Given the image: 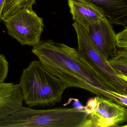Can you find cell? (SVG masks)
<instances>
[{
    "instance_id": "cell-1",
    "label": "cell",
    "mask_w": 127,
    "mask_h": 127,
    "mask_svg": "<svg viewBox=\"0 0 127 127\" xmlns=\"http://www.w3.org/2000/svg\"><path fill=\"white\" fill-rule=\"evenodd\" d=\"M32 52L50 73L64 82L68 88L84 89L122 105L111 95L110 92L113 91L84 61L77 49L50 39L40 40L33 47Z\"/></svg>"
},
{
    "instance_id": "cell-2",
    "label": "cell",
    "mask_w": 127,
    "mask_h": 127,
    "mask_svg": "<svg viewBox=\"0 0 127 127\" xmlns=\"http://www.w3.org/2000/svg\"><path fill=\"white\" fill-rule=\"evenodd\" d=\"M19 85L24 101L30 107L54 106L61 102L64 91L68 88L39 60L31 61L24 69Z\"/></svg>"
},
{
    "instance_id": "cell-3",
    "label": "cell",
    "mask_w": 127,
    "mask_h": 127,
    "mask_svg": "<svg viewBox=\"0 0 127 127\" xmlns=\"http://www.w3.org/2000/svg\"><path fill=\"white\" fill-rule=\"evenodd\" d=\"M17 127H92V123L83 107L35 110L22 106Z\"/></svg>"
},
{
    "instance_id": "cell-4",
    "label": "cell",
    "mask_w": 127,
    "mask_h": 127,
    "mask_svg": "<svg viewBox=\"0 0 127 127\" xmlns=\"http://www.w3.org/2000/svg\"><path fill=\"white\" fill-rule=\"evenodd\" d=\"M77 34V49L86 63L104 84L113 91L127 95V83L117 75L113 68L95 47L87 31L76 22L72 24Z\"/></svg>"
},
{
    "instance_id": "cell-5",
    "label": "cell",
    "mask_w": 127,
    "mask_h": 127,
    "mask_svg": "<svg viewBox=\"0 0 127 127\" xmlns=\"http://www.w3.org/2000/svg\"><path fill=\"white\" fill-rule=\"evenodd\" d=\"M8 34L22 45L35 46L44 31L43 19L32 8L21 10L3 21Z\"/></svg>"
},
{
    "instance_id": "cell-6",
    "label": "cell",
    "mask_w": 127,
    "mask_h": 127,
    "mask_svg": "<svg viewBox=\"0 0 127 127\" xmlns=\"http://www.w3.org/2000/svg\"><path fill=\"white\" fill-rule=\"evenodd\" d=\"M83 108L89 114L92 127H118L127 121V109L106 98H90Z\"/></svg>"
},
{
    "instance_id": "cell-7",
    "label": "cell",
    "mask_w": 127,
    "mask_h": 127,
    "mask_svg": "<svg viewBox=\"0 0 127 127\" xmlns=\"http://www.w3.org/2000/svg\"><path fill=\"white\" fill-rule=\"evenodd\" d=\"M24 101L19 85L0 83V127H14Z\"/></svg>"
},
{
    "instance_id": "cell-8",
    "label": "cell",
    "mask_w": 127,
    "mask_h": 127,
    "mask_svg": "<svg viewBox=\"0 0 127 127\" xmlns=\"http://www.w3.org/2000/svg\"><path fill=\"white\" fill-rule=\"evenodd\" d=\"M87 31L95 47L106 59L108 60L116 53V34L106 16L92 25Z\"/></svg>"
},
{
    "instance_id": "cell-9",
    "label": "cell",
    "mask_w": 127,
    "mask_h": 127,
    "mask_svg": "<svg viewBox=\"0 0 127 127\" xmlns=\"http://www.w3.org/2000/svg\"><path fill=\"white\" fill-rule=\"evenodd\" d=\"M67 1L73 20L87 31L92 25L105 16L99 8L89 1L85 0Z\"/></svg>"
},
{
    "instance_id": "cell-10",
    "label": "cell",
    "mask_w": 127,
    "mask_h": 127,
    "mask_svg": "<svg viewBox=\"0 0 127 127\" xmlns=\"http://www.w3.org/2000/svg\"><path fill=\"white\" fill-rule=\"evenodd\" d=\"M97 6L112 24L127 27V0H85Z\"/></svg>"
},
{
    "instance_id": "cell-11",
    "label": "cell",
    "mask_w": 127,
    "mask_h": 127,
    "mask_svg": "<svg viewBox=\"0 0 127 127\" xmlns=\"http://www.w3.org/2000/svg\"><path fill=\"white\" fill-rule=\"evenodd\" d=\"M36 0H5L1 14L5 17L12 15L21 10L32 8Z\"/></svg>"
},
{
    "instance_id": "cell-12",
    "label": "cell",
    "mask_w": 127,
    "mask_h": 127,
    "mask_svg": "<svg viewBox=\"0 0 127 127\" xmlns=\"http://www.w3.org/2000/svg\"><path fill=\"white\" fill-rule=\"evenodd\" d=\"M117 75L127 77V48H119L116 53L108 60Z\"/></svg>"
},
{
    "instance_id": "cell-13",
    "label": "cell",
    "mask_w": 127,
    "mask_h": 127,
    "mask_svg": "<svg viewBox=\"0 0 127 127\" xmlns=\"http://www.w3.org/2000/svg\"><path fill=\"white\" fill-rule=\"evenodd\" d=\"M9 71V63L3 54H0V83H3Z\"/></svg>"
},
{
    "instance_id": "cell-14",
    "label": "cell",
    "mask_w": 127,
    "mask_h": 127,
    "mask_svg": "<svg viewBox=\"0 0 127 127\" xmlns=\"http://www.w3.org/2000/svg\"><path fill=\"white\" fill-rule=\"evenodd\" d=\"M116 45L119 48H127V27L116 34Z\"/></svg>"
},
{
    "instance_id": "cell-15",
    "label": "cell",
    "mask_w": 127,
    "mask_h": 127,
    "mask_svg": "<svg viewBox=\"0 0 127 127\" xmlns=\"http://www.w3.org/2000/svg\"><path fill=\"white\" fill-rule=\"evenodd\" d=\"M110 93L112 96L115 97L122 105L127 107V95L121 94L113 91H110ZM123 127H127V125Z\"/></svg>"
},
{
    "instance_id": "cell-16",
    "label": "cell",
    "mask_w": 127,
    "mask_h": 127,
    "mask_svg": "<svg viewBox=\"0 0 127 127\" xmlns=\"http://www.w3.org/2000/svg\"><path fill=\"white\" fill-rule=\"evenodd\" d=\"M5 0H0V16L1 13L2 11L3 6L4 4Z\"/></svg>"
},
{
    "instance_id": "cell-17",
    "label": "cell",
    "mask_w": 127,
    "mask_h": 127,
    "mask_svg": "<svg viewBox=\"0 0 127 127\" xmlns=\"http://www.w3.org/2000/svg\"><path fill=\"white\" fill-rule=\"evenodd\" d=\"M119 77L121 79H122L124 80L125 81H126L127 83V76H125V75H122L118 74Z\"/></svg>"
}]
</instances>
